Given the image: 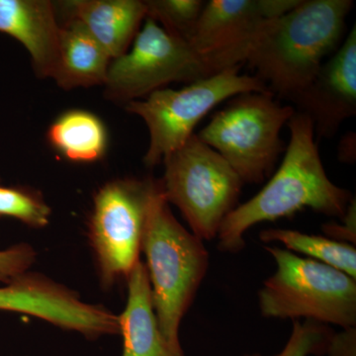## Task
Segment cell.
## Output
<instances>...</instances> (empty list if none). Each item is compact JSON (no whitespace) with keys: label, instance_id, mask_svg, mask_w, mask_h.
<instances>
[{"label":"cell","instance_id":"1","mask_svg":"<svg viewBox=\"0 0 356 356\" xmlns=\"http://www.w3.org/2000/svg\"><path fill=\"white\" fill-rule=\"evenodd\" d=\"M287 125L289 145L280 168L257 195L225 218L216 236L221 252H241L245 234L254 225L292 217L306 208L339 219L346 215L353 195L327 177L310 118L295 111Z\"/></svg>","mask_w":356,"mask_h":356},{"label":"cell","instance_id":"2","mask_svg":"<svg viewBox=\"0 0 356 356\" xmlns=\"http://www.w3.org/2000/svg\"><path fill=\"white\" fill-rule=\"evenodd\" d=\"M351 0H301L269 24L247 64L271 92L291 100L343 41Z\"/></svg>","mask_w":356,"mask_h":356},{"label":"cell","instance_id":"3","mask_svg":"<svg viewBox=\"0 0 356 356\" xmlns=\"http://www.w3.org/2000/svg\"><path fill=\"white\" fill-rule=\"evenodd\" d=\"M203 242L177 221L163 195L161 181L147 210L142 250L147 257L159 327L177 350H182V318L209 268V254Z\"/></svg>","mask_w":356,"mask_h":356},{"label":"cell","instance_id":"4","mask_svg":"<svg viewBox=\"0 0 356 356\" xmlns=\"http://www.w3.org/2000/svg\"><path fill=\"white\" fill-rule=\"evenodd\" d=\"M276 262L275 273L259 292L264 317L291 318L343 329L355 327L356 280L334 267L300 257L277 247H266Z\"/></svg>","mask_w":356,"mask_h":356},{"label":"cell","instance_id":"5","mask_svg":"<svg viewBox=\"0 0 356 356\" xmlns=\"http://www.w3.org/2000/svg\"><path fill=\"white\" fill-rule=\"evenodd\" d=\"M294 113V107L274 100L271 91L243 93L231 98L196 135L243 184H261L285 149L280 133Z\"/></svg>","mask_w":356,"mask_h":356},{"label":"cell","instance_id":"6","mask_svg":"<svg viewBox=\"0 0 356 356\" xmlns=\"http://www.w3.org/2000/svg\"><path fill=\"white\" fill-rule=\"evenodd\" d=\"M241 67H228L184 88L158 89L144 100L126 104V110L140 117L149 129L146 165H158L184 146L199 122L220 103L243 93L270 91L257 76L241 74Z\"/></svg>","mask_w":356,"mask_h":356},{"label":"cell","instance_id":"7","mask_svg":"<svg viewBox=\"0 0 356 356\" xmlns=\"http://www.w3.org/2000/svg\"><path fill=\"white\" fill-rule=\"evenodd\" d=\"M163 163L165 200L179 209L192 234L202 241L216 238L225 218L236 207L242 179L196 134Z\"/></svg>","mask_w":356,"mask_h":356},{"label":"cell","instance_id":"8","mask_svg":"<svg viewBox=\"0 0 356 356\" xmlns=\"http://www.w3.org/2000/svg\"><path fill=\"white\" fill-rule=\"evenodd\" d=\"M216 74L186 41L147 17L132 48L110 63L105 96L127 104L168 84L191 83Z\"/></svg>","mask_w":356,"mask_h":356},{"label":"cell","instance_id":"9","mask_svg":"<svg viewBox=\"0 0 356 356\" xmlns=\"http://www.w3.org/2000/svg\"><path fill=\"white\" fill-rule=\"evenodd\" d=\"M161 179H117L95 197L89 226L104 284L127 278L140 261L147 210Z\"/></svg>","mask_w":356,"mask_h":356},{"label":"cell","instance_id":"10","mask_svg":"<svg viewBox=\"0 0 356 356\" xmlns=\"http://www.w3.org/2000/svg\"><path fill=\"white\" fill-rule=\"evenodd\" d=\"M300 0H211L205 2L188 44L217 72L247 62L269 24Z\"/></svg>","mask_w":356,"mask_h":356},{"label":"cell","instance_id":"11","mask_svg":"<svg viewBox=\"0 0 356 356\" xmlns=\"http://www.w3.org/2000/svg\"><path fill=\"white\" fill-rule=\"evenodd\" d=\"M290 102L308 116L318 138L334 137L356 114V29L325 60L317 76Z\"/></svg>","mask_w":356,"mask_h":356},{"label":"cell","instance_id":"12","mask_svg":"<svg viewBox=\"0 0 356 356\" xmlns=\"http://www.w3.org/2000/svg\"><path fill=\"white\" fill-rule=\"evenodd\" d=\"M0 32L24 46L37 76L53 79L60 58V26L49 0H0Z\"/></svg>","mask_w":356,"mask_h":356},{"label":"cell","instance_id":"13","mask_svg":"<svg viewBox=\"0 0 356 356\" xmlns=\"http://www.w3.org/2000/svg\"><path fill=\"white\" fill-rule=\"evenodd\" d=\"M127 280V304L118 317L122 356H185L184 350L173 348L161 331L146 264L138 261Z\"/></svg>","mask_w":356,"mask_h":356},{"label":"cell","instance_id":"14","mask_svg":"<svg viewBox=\"0 0 356 356\" xmlns=\"http://www.w3.org/2000/svg\"><path fill=\"white\" fill-rule=\"evenodd\" d=\"M70 19L79 21L112 60L129 50L147 18L140 0H72L63 2Z\"/></svg>","mask_w":356,"mask_h":356},{"label":"cell","instance_id":"15","mask_svg":"<svg viewBox=\"0 0 356 356\" xmlns=\"http://www.w3.org/2000/svg\"><path fill=\"white\" fill-rule=\"evenodd\" d=\"M111 60L79 21L70 18L60 26V58L53 77L60 88L70 90L104 86Z\"/></svg>","mask_w":356,"mask_h":356},{"label":"cell","instance_id":"16","mask_svg":"<svg viewBox=\"0 0 356 356\" xmlns=\"http://www.w3.org/2000/svg\"><path fill=\"white\" fill-rule=\"evenodd\" d=\"M49 140L70 161L91 163L102 158L106 151V129L95 115L72 110L51 124Z\"/></svg>","mask_w":356,"mask_h":356},{"label":"cell","instance_id":"17","mask_svg":"<svg viewBox=\"0 0 356 356\" xmlns=\"http://www.w3.org/2000/svg\"><path fill=\"white\" fill-rule=\"evenodd\" d=\"M259 238L264 243H282L289 252L306 255L307 259L334 267L356 280V250L350 243L283 229H264Z\"/></svg>","mask_w":356,"mask_h":356},{"label":"cell","instance_id":"18","mask_svg":"<svg viewBox=\"0 0 356 356\" xmlns=\"http://www.w3.org/2000/svg\"><path fill=\"white\" fill-rule=\"evenodd\" d=\"M147 17L172 36L188 43L205 2L201 0H147Z\"/></svg>","mask_w":356,"mask_h":356},{"label":"cell","instance_id":"19","mask_svg":"<svg viewBox=\"0 0 356 356\" xmlns=\"http://www.w3.org/2000/svg\"><path fill=\"white\" fill-rule=\"evenodd\" d=\"M50 214V208L34 194L0 186V217L14 218L33 228H42L48 225Z\"/></svg>","mask_w":356,"mask_h":356},{"label":"cell","instance_id":"20","mask_svg":"<svg viewBox=\"0 0 356 356\" xmlns=\"http://www.w3.org/2000/svg\"><path fill=\"white\" fill-rule=\"evenodd\" d=\"M334 332L325 325L306 321H294L291 336L284 348L273 356L325 355ZM245 356H264L254 353Z\"/></svg>","mask_w":356,"mask_h":356},{"label":"cell","instance_id":"21","mask_svg":"<svg viewBox=\"0 0 356 356\" xmlns=\"http://www.w3.org/2000/svg\"><path fill=\"white\" fill-rule=\"evenodd\" d=\"M35 261V252L25 243L0 250V282H10L25 273Z\"/></svg>","mask_w":356,"mask_h":356},{"label":"cell","instance_id":"22","mask_svg":"<svg viewBox=\"0 0 356 356\" xmlns=\"http://www.w3.org/2000/svg\"><path fill=\"white\" fill-rule=\"evenodd\" d=\"M341 224L329 222L324 225L323 229L327 236H331L332 240L339 241L346 243L356 242V203L353 198L346 215L341 218Z\"/></svg>","mask_w":356,"mask_h":356},{"label":"cell","instance_id":"23","mask_svg":"<svg viewBox=\"0 0 356 356\" xmlns=\"http://www.w3.org/2000/svg\"><path fill=\"white\" fill-rule=\"evenodd\" d=\"M343 330V332L332 334L325 353L327 356H356L355 327Z\"/></svg>","mask_w":356,"mask_h":356},{"label":"cell","instance_id":"24","mask_svg":"<svg viewBox=\"0 0 356 356\" xmlns=\"http://www.w3.org/2000/svg\"><path fill=\"white\" fill-rule=\"evenodd\" d=\"M355 134L344 136L339 145V159L344 163H353L356 158Z\"/></svg>","mask_w":356,"mask_h":356}]
</instances>
